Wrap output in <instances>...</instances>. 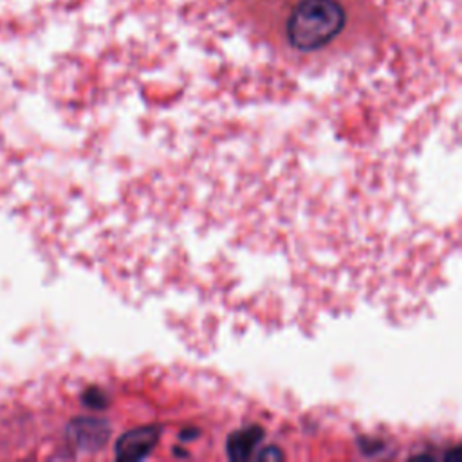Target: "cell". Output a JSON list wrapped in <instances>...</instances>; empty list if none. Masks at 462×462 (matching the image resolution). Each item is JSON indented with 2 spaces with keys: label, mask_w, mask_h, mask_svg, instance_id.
Masks as SVG:
<instances>
[{
  "label": "cell",
  "mask_w": 462,
  "mask_h": 462,
  "mask_svg": "<svg viewBox=\"0 0 462 462\" xmlns=\"http://www.w3.org/2000/svg\"><path fill=\"white\" fill-rule=\"evenodd\" d=\"M161 430L157 426H141L125 435L116 442V457L121 460H141L148 457L159 442Z\"/></svg>",
  "instance_id": "6da1fadb"
},
{
  "label": "cell",
  "mask_w": 462,
  "mask_h": 462,
  "mask_svg": "<svg viewBox=\"0 0 462 462\" xmlns=\"http://www.w3.org/2000/svg\"><path fill=\"white\" fill-rule=\"evenodd\" d=\"M110 437V424L96 417H79L69 426V439L78 449L96 451L106 444Z\"/></svg>",
  "instance_id": "7a4b0ae2"
},
{
  "label": "cell",
  "mask_w": 462,
  "mask_h": 462,
  "mask_svg": "<svg viewBox=\"0 0 462 462\" xmlns=\"http://www.w3.org/2000/svg\"><path fill=\"white\" fill-rule=\"evenodd\" d=\"M262 437H263V433L258 426H249V428L231 433L227 439V444H226L227 457L233 460L251 458L254 455V449L260 444Z\"/></svg>",
  "instance_id": "3957f363"
},
{
  "label": "cell",
  "mask_w": 462,
  "mask_h": 462,
  "mask_svg": "<svg viewBox=\"0 0 462 462\" xmlns=\"http://www.w3.org/2000/svg\"><path fill=\"white\" fill-rule=\"evenodd\" d=\"M83 399H85V402H87L88 406H92V408H101V406H105V402H106V397H105L103 392H99V390H88Z\"/></svg>",
  "instance_id": "277c9868"
},
{
  "label": "cell",
  "mask_w": 462,
  "mask_h": 462,
  "mask_svg": "<svg viewBox=\"0 0 462 462\" xmlns=\"http://www.w3.org/2000/svg\"><path fill=\"white\" fill-rule=\"evenodd\" d=\"M254 457L258 460H280V458H283V453L274 446H267L262 451H258Z\"/></svg>",
  "instance_id": "5b68a950"
}]
</instances>
